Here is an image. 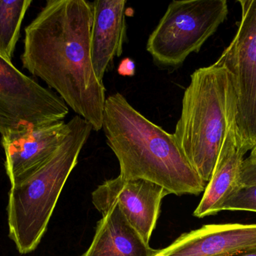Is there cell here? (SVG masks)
<instances>
[{
	"label": "cell",
	"mask_w": 256,
	"mask_h": 256,
	"mask_svg": "<svg viewBox=\"0 0 256 256\" xmlns=\"http://www.w3.org/2000/svg\"><path fill=\"white\" fill-rule=\"evenodd\" d=\"M126 0L92 2L91 56L98 78L104 82L105 73L115 57H121L127 37Z\"/></svg>",
	"instance_id": "8fae6325"
},
{
	"label": "cell",
	"mask_w": 256,
	"mask_h": 256,
	"mask_svg": "<svg viewBox=\"0 0 256 256\" xmlns=\"http://www.w3.org/2000/svg\"><path fill=\"white\" fill-rule=\"evenodd\" d=\"M190 78L173 135L192 168L208 183L220 156L240 147L237 99L230 72L216 63L197 69Z\"/></svg>",
	"instance_id": "3957f363"
},
{
	"label": "cell",
	"mask_w": 256,
	"mask_h": 256,
	"mask_svg": "<svg viewBox=\"0 0 256 256\" xmlns=\"http://www.w3.org/2000/svg\"><path fill=\"white\" fill-rule=\"evenodd\" d=\"M68 106L0 55V135L64 121Z\"/></svg>",
	"instance_id": "52a82bcc"
},
{
	"label": "cell",
	"mask_w": 256,
	"mask_h": 256,
	"mask_svg": "<svg viewBox=\"0 0 256 256\" xmlns=\"http://www.w3.org/2000/svg\"><path fill=\"white\" fill-rule=\"evenodd\" d=\"M93 130L90 123L76 115L58 150L38 169L12 185L7 207L9 237L20 253L37 248L81 150Z\"/></svg>",
	"instance_id": "277c9868"
},
{
	"label": "cell",
	"mask_w": 256,
	"mask_h": 256,
	"mask_svg": "<svg viewBox=\"0 0 256 256\" xmlns=\"http://www.w3.org/2000/svg\"><path fill=\"white\" fill-rule=\"evenodd\" d=\"M246 153L237 147L220 156L201 201L194 210V216L204 218L222 211L226 200L240 186V171Z\"/></svg>",
	"instance_id": "4fadbf2b"
},
{
	"label": "cell",
	"mask_w": 256,
	"mask_h": 256,
	"mask_svg": "<svg viewBox=\"0 0 256 256\" xmlns=\"http://www.w3.org/2000/svg\"><path fill=\"white\" fill-rule=\"evenodd\" d=\"M224 210L256 213V184L239 186L226 200Z\"/></svg>",
	"instance_id": "9a60e30c"
},
{
	"label": "cell",
	"mask_w": 256,
	"mask_h": 256,
	"mask_svg": "<svg viewBox=\"0 0 256 256\" xmlns=\"http://www.w3.org/2000/svg\"><path fill=\"white\" fill-rule=\"evenodd\" d=\"M32 0H0V55L12 61L22 21Z\"/></svg>",
	"instance_id": "5bb4252c"
},
{
	"label": "cell",
	"mask_w": 256,
	"mask_h": 256,
	"mask_svg": "<svg viewBox=\"0 0 256 256\" xmlns=\"http://www.w3.org/2000/svg\"><path fill=\"white\" fill-rule=\"evenodd\" d=\"M118 72L122 76H134L136 72L135 62L130 58H124L118 65Z\"/></svg>",
	"instance_id": "e0dca14e"
},
{
	"label": "cell",
	"mask_w": 256,
	"mask_h": 256,
	"mask_svg": "<svg viewBox=\"0 0 256 256\" xmlns=\"http://www.w3.org/2000/svg\"><path fill=\"white\" fill-rule=\"evenodd\" d=\"M226 0L172 1L149 36L146 51L154 63L164 69H178L226 19Z\"/></svg>",
	"instance_id": "5b68a950"
},
{
	"label": "cell",
	"mask_w": 256,
	"mask_h": 256,
	"mask_svg": "<svg viewBox=\"0 0 256 256\" xmlns=\"http://www.w3.org/2000/svg\"><path fill=\"white\" fill-rule=\"evenodd\" d=\"M233 256H256V249L250 251V252H244V253L238 254Z\"/></svg>",
	"instance_id": "ac0fdd59"
},
{
	"label": "cell",
	"mask_w": 256,
	"mask_h": 256,
	"mask_svg": "<svg viewBox=\"0 0 256 256\" xmlns=\"http://www.w3.org/2000/svg\"><path fill=\"white\" fill-rule=\"evenodd\" d=\"M248 159H250V160L256 161V144L255 147H254V148L252 149V150H251L250 155Z\"/></svg>",
	"instance_id": "d6986e66"
},
{
	"label": "cell",
	"mask_w": 256,
	"mask_h": 256,
	"mask_svg": "<svg viewBox=\"0 0 256 256\" xmlns=\"http://www.w3.org/2000/svg\"><path fill=\"white\" fill-rule=\"evenodd\" d=\"M240 185L256 184V161L245 159L242 164L240 176Z\"/></svg>",
	"instance_id": "2e32d148"
},
{
	"label": "cell",
	"mask_w": 256,
	"mask_h": 256,
	"mask_svg": "<svg viewBox=\"0 0 256 256\" xmlns=\"http://www.w3.org/2000/svg\"><path fill=\"white\" fill-rule=\"evenodd\" d=\"M68 123L31 126L2 136L6 173L14 185L38 169L58 150Z\"/></svg>",
	"instance_id": "9c48e42d"
},
{
	"label": "cell",
	"mask_w": 256,
	"mask_h": 256,
	"mask_svg": "<svg viewBox=\"0 0 256 256\" xmlns=\"http://www.w3.org/2000/svg\"><path fill=\"white\" fill-rule=\"evenodd\" d=\"M92 17L90 2L48 0L25 28L20 59L24 69L98 132L106 98L92 61Z\"/></svg>",
	"instance_id": "6da1fadb"
},
{
	"label": "cell",
	"mask_w": 256,
	"mask_h": 256,
	"mask_svg": "<svg viewBox=\"0 0 256 256\" xmlns=\"http://www.w3.org/2000/svg\"><path fill=\"white\" fill-rule=\"evenodd\" d=\"M168 192L152 182L126 180L118 175L104 182L92 192V204L102 214L118 206L128 222L149 243L159 217L161 201Z\"/></svg>",
	"instance_id": "ba28073f"
},
{
	"label": "cell",
	"mask_w": 256,
	"mask_h": 256,
	"mask_svg": "<svg viewBox=\"0 0 256 256\" xmlns=\"http://www.w3.org/2000/svg\"><path fill=\"white\" fill-rule=\"evenodd\" d=\"M254 249L256 224H210L184 233L154 256H233Z\"/></svg>",
	"instance_id": "30bf717a"
},
{
	"label": "cell",
	"mask_w": 256,
	"mask_h": 256,
	"mask_svg": "<svg viewBox=\"0 0 256 256\" xmlns=\"http://www.w3.org/2000/svg\"><path fill=\"white\" fill-rule=\"evenodd\" d=\"M237 33L216 64L231 75L237 99V136L248 153L256 144V0H239Z\"/></svg>",
	"instance_id": "8992f818"
},
{
	"label": "cell",
	"mask_w": 256,
	"mask_h": 256,
	"mask_svg": "<svg viewBox=\"0 0 256 256\" xmlns=\"http://www.w3.org/2000/svg\"><path fill=\"white\" fill-rule=\"evenodd\" d=\"M102 129L126 180H144L168 194L200 195L204 183L173 134L152 123L120 93L106 98Z\"/></svg>",
	"instance_id": "7a4b0ae2"
},
{
	"label": "cell",
	"mask_w": 256,
	"mask_h": 256,
	"mask_svg": "<svg viewBox=\"0 0 256 256\" xmlns=\"http://www.w3.org/2000/svg\"><path fill=\"white\" fill-rule=\"evenodd\" d=\"M94 238L86 252L80 256H154L152 249L128 222L118 205L102 214Z\"/></svg>",
	"instance_id": "7c38bea8"
}]
</instances>
